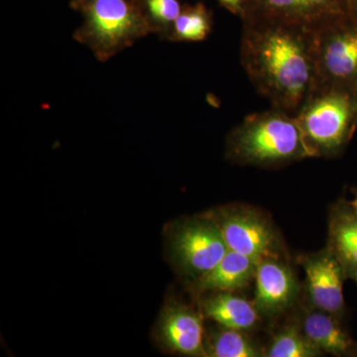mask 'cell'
<instances>
[{"label": "cell", "instance_id": "17", "mask_svg": "<svg viewBox=\"0 0 357 357\" xmlns=\"http://www.w3.org/2000/svg\"><path fill=\"white\" fill-rule=\"evenodd\" d=\"M206 356L257 357L260 352L241 331L223 328L206 344Z\"/></svg>", "mask_w": 357, "mask_h": 357}, {"label": "cell", "instance_id": "12", "mask_svg": "<svg viewBox=\"0 0 357 357\" xmlns=\"http://www.w3.org/2000/svg\"><path fill=\"white\" fill-rule=\"evenodd\" d=\"M259 263L248 256L229 250L217 266L195 279V290L199 293H231L245 288L255 277Z\"/></svg>", "mask_w": 357, "mask_h": 357}, {"label": "cell", "instance_id": "15", "mask_svg": "<svg viewBox=\"0 0 357 357\" xmlns=\"http://www.w3.org/2000/svg\"><path fill=\"white\" fill-rule=\"evenodd\" d=\"M204 314L230 330L246 331L257 323V309L248 301L236 297L231 293H215L204 301Z\"/></svg>", "mask_w": 357, "mask_h": 357}, {"label": "cell", "instance_id": "10", "mask_svg": "<svg viewBox=\"0 0 357 357\" xmlns=\"http://www.w3.org/2000/svg\"><path fill=\"white\" fill-rule=\"evenodd\" d=\"M306 271L307 291L317 309L333 316L344 309V267L330 250L307 257L303 263Z\"/></svg>", "mask_w": 357, "mask_h": 357}, {"label": "cell", "instance_id": "22", "mask_svg": "<svg viewBox=\"0 0 357 357\" xmlns=\"http://www.w3.org/2000/svg\"><path fill=\"white\" fill-rule=\"evenodd\" d=\"M83 1L84 0H70V6H72L73 8L77 10V8L83 3Z\"/></svg>", "mask_w": 357, "mask_h": 357}, {"label": "cell", "instance_id": "13", "mask_svg": "<svg viewBox=\"0 0 357 357\" xmlns=\"http://www.w3.org/2000/svg\"><path fill=\"white\" fill-rule=\"evenodd\" d=\"M328 250L344 267L347 278L357 277V215L351 204H340L330 220Z\"/></svg>", "mask_w": 357, "mask_h": 357}, {"label": "cell", "instance_id": "5", "mask_svg": "<svg viewBox=\"0 0 357 357\" xmlns=\"http://www.w3.org/2000/svg\"><path fill=\"white\" fill-rule=\"evenodd\" d=\"M314 153H332L344 144L352 121V105L344 91L317 93L296 115Z\"/></svg>", "mask_w": 357, "mask_h": 357}, {"label": "cell", "instance_id": "9", "mask_svg": "<svg viewBox=\"0 0 357 357\" xmlns=\"http://www.w3.org/2000/svg\"><path fill=\"white\" fill-rule=\"evenodd\" d=\"M157 337L165 349L187 356H206L203 319L180 304L165 307L157 325Z\"/></svg>", "mask_w": 357, "mask_h": 357}, {"label": "cell", "instance_id": "23", "mask_svg": "<svg viewBox=\"0 0 357 357\" xmlns=\"http://www.w3.org/2000/svg\"><path fill=\"white\" fill-rule=\"evenodd\" d=\"M349 204H351V208H354V213L357 215V192L356 194V198Z\"/></svg>", "mask_w": 357, "mask_h": 357}, {"label": "cell", "instance_id": "11", "mask_svg": "<svg viewBox=\"0 0 357 357\" xmlns=\"http://www.w3.org/2000/svg\"><path fill=\"white\" fill-rule=\"evenodd\" d=\"M275 258L262 260L255 273V307L265 314L286 309L297 293V283L290 269Z\"/></svg>", "mask_w": 357, "mask_h": 357}, {"label": "cell", "instance_id": "4", "mask_svg": "<svg viewBox=\"0 0 357 357\" xmlns=\"http://www.w3.org/2000/svg\"><path fill=\"white\" fill-rule=\"evenodd\" d=\"M351 17L349 14L314 29L317 93L342 91L357 77V28L349 24Z\"/></svg>", "mask_w": 357, "mask_h": 357}, {"label": "cell", "instance_id": "19", "mask_svg": "<svg viewBox=\"0 0 357 357\" xmlns=\"http://www.w3.org/2000/svg\"><path fill=\"white\" fill-rule=\"evenodd\" d=\"M154 33L168 35L183 7L178 0H137Z\"/></svg>", "mask_w": 357, "mask_h": 357}, {"label": "cell", "instance_id": "18", "mask_svg": "<svg viewBox=\"0 0 357 357\" xmlns=\"http://www.w3.org/2000/svg\"><path fill=\"white\" fill-rule=\"evenodd\" d=\"M316 347L305 333L293 326L286 328L274 338L267 356L269 357H314L321 356Z\"/></svg>", "mask_w": 357, "mask_h": 357}, {"label": "cell", "instance_id": "7", "mask_svg": "<svg viewBox=\"0 0 357 357\" xmlns=\"http://www.w3.org/2000/svg\"><path fill=\"white\" fill-rule=\"evenodd\" d=\"M229 250L261 262L277 255L276 236L271 225L256 211L227 208L213 217Z\"/></svg>", "mask_w": 357, "mask_h": 357}, {"label": "cell", "instance_id": "20", "mask_svg": "<svg viewBox=\"0 0 357 357\" xmlns=\"http://www.w3.org/2000/svg\"><path fill=\"white\" fill-rule=\"evenodd\" d=\"M230 13L241 15L243 10L244 0H217Z\"/></svg>", "mask_w": 357, "mask_h": 357}, {"label": "cell", "instance_id": "16", "mask_svg": "<svg viewBox=\"0 0 357 357\" xmlns=\"http://www.w3.org/2000/svg\"><path fill=\"white\" fill-rule=\"evenodd\" d=\"M211 15L203 3L183 7L167 37L172 41H203L211 31Z\"/></svg>", "mask_w": 357, "mask_h": 357}, {"label": "cell", "instance_id": "1", "mask_svg": "<svg viewBox=\"0 0 357 357\" xmlns=\"http://www.w3.org/2000/svg\"><path fill=\"white\" fill-rule=\"evenodd\" d=\"M243 21L246 74L274 109L296 116L318 93L314 29L276 20Z\"/></svg>", "mask_w": 357, "mask_h": 357}, {"label": "cell", "instance_id": "24", "mask_svg": "<svg viewBox=\"0 0 357 357\" xmlns=\"http://www.w3.org/2000/svg\"><path fill=\"white\" fill-rule=\"evenodd\" d=\"M356 283H357V277H356Z\"/></svg>", "mask_w": 357, "mask_h": 357}, {"label": "cell", "instance_id": "14", "mask_svg": "<svg viewBox=\"0 0 357 357\" xmlns=\"http://www.w3.org/2000/svg\"><path fill=\"white\" fill-rule=\"evenodd\" d=\"M332 314L311 312L304 321V333L323 352L337 356H357V342L352 340Z\"/></svg>", "mask_w": 357, "mask_h": 357}, {"label": "cell", "instance_id": "3", "mask_svg": "<svg viewBox=\"0 0 357 357\" xmlns=\"http://www.w3.org/2000/svg\"><path fill=\"white\" fill-rule=\"evenodd\" d=\"M229 149L241 161L256 164L316 155L296 116L277 109L248 117L230 136Z\"/></svg>", "mask_w": 357, "mask_h": 357}, {"label": "cell", "instance_id": "8", "mask_svg": "<svg viewBox=\"0 0 357 357\" xmlns=\"http://www.w3.org/2000/svg\"><path fill=\"white\" fill-rule=\"evenodd\" d=\"M349 14L345 0H244L241 16L316 29Z\"/></svg>", "mask_w": 357, "mask_h": 357}, {"label": "cell", "instance_id": "2", "mask_svg": "<svg viewBox=\"0 0 357 357\" xmlns=\"http://www.w3.org/2000/svg\"><path fill=\"white\" fill-rule=\"evenodd\" d=\"M77 10L83 23L75 39L102 62L154 33L137 0H84Z\"/></svg>", "mask_w": 357, "mask_h": 357}, {"label": "cell", "instance_id": "6", "mask_svg": "<svg viewBox=\"0 0 357 357\" xmlns=\"http://www.w3.org/2000/svg\"><path fill=\"white\" fill-rule=\"evenodd\" d=\"M169 244L178 269L192 279L211 271L229 250L211 217L190 218L176 225Z\"/></svg>", "mask_w": 357, "mask_h": 357}, {"label": "cell", "instance_id": "21", "mask_svg": "<svg viewBox=\"0 0 357 357\" xmlns=\"http://www.w3.org/2000/svg\"><path fill=\"white\" fill-rule=\"evenodd\" d=\"M345 2H347L349 13L354 16L357 15V0H345Z\"/></svg>", "mask_w": 357, "mask_h": 357}]
</instances>
